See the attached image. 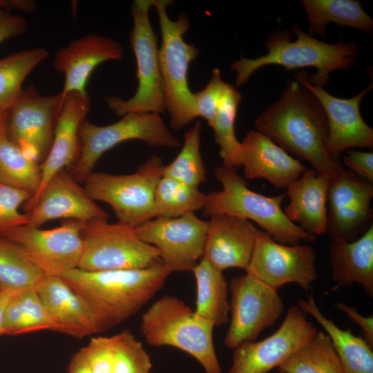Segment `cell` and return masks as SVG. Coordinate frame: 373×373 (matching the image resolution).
Returning a JSON list of instances; mask_svg holds the SVG:
<instances>
[{"label": "cell", "mask_w": 373, "mask_h": 373, "mask_svg": "<svg viewBox=\"0 0 373 373\" xmlns=\"http://www.w3.org/2000/svg\"><path fill=\"white\" fill-rule=\"evenodd\" d=\"M256 131L300 159L318 173L336 176L343 169L327 147L328 122L316 97L296 79L291 80L279 99L255 120Z\"/></svg>", "instance_id": "obj_1"}, {"label": "cell", "mask_w": 373, "mask_h": 373, "mask_svg": "<svg viewBox=\"0 0 373 373\" xmlns=\"http://www.w3.org/2000/svg\"><path fill=\"white\" fill-rule=\"evenodd\" d=\"M171 274L158 259L143 269L89 271L75 268L61 277L86 301L102 333L137 313Z\"/></svg>", "instance_id": "obj_2"}, {"label": "cell", "mask_w": 373, "mask_h": 373, "mask_svg": "<svg viewBox=\"0 0 373 373\" xmlns=\"http://www.w3.org/2000/svg\"><path fill=\"white\" fill-rule=\"evenodd\" d=\"M296 35L291 40L287 31H277L265 43L267 53L255 59L242 57L233 62L231 68L236 71V84L240 86L258 69L267 65H280L291 70L314 67V75H307L308 81L314 86L323 88L327 84L329 73L335 70H347L355 64V57L359 55L355 42L328 44L321 41L302 31L298 26L291 27Z\"/></svg>", "instance_id": "obj_3"}, {"label": "cell", "mask_w": 373, "mask_h": 373, "mask_svg": "<svg viewBox=\"0 0 373 373\" xmlns=\"http://www.w3.org/2000/svg\"><path fill=\"white\" fill-rule=\"evenodd\" d=\"M214 175L222 189L205 195L202 209L206 215L226 214L253 220L276 242L283 245L316 240L285 216L281 206L285 193L270 197L251 190L233 167L218 166Z\"/></svg>", "instance_id": "obj_4"}, {"label": "cell", "mask_w": 373, "mask_h": 373, "mask_svg": "<svg viewBox=\"0 0 373 373\" xmlns=\"http://www.w3.org/2000/svg\"><path fill=\"white\" fill-rule=\"evenodd\" d=\"M215 326L178 298L164 295L142 315L140 331L151 346H171L185 352L205 373H221L213 340Z\"/></svg>", "instance_id": "obj_5"}, {"label": "cell", "mask_w": 373, "mask_h": 373, "mask_svg": "<svg viewBox=\"0 0 373 373\" xmlns=\"http://www.w3.org/2000/svg\"><path fill=\"white\" fill-rule=\"evenodd\" d=\"M172 2L154 0L153 6L157 11L162 35L158 58L166 111L171 126L178 131L198 117L194 95L188 83V70L200 51L184 39L190 28L187 15L180 14L175 21L169 17L166 8Z\"/></svg>", "instance_id": "obj_6"}, {"label": "cell", "mask_w": 373, "mask_h": 373, "mask_svg": "<svg viewBox=\"0 0 373 373\" xmlns=\"http://www.w3.org/2000/svg\"><path fill=\"white\" fill-rule=\"evenodd\" d=\"M79 152L71 174L77 182L84 181L101 156L123 142L139 140L149 146L169 149L180 146L156 113H128L107 126L95 125L86 118L79 126Z\"/></svg>", "instance_id": "obj_7"}, {"label": "cell", "mask_w": 373, "mask_h": 373, "mask_svg": "<svg viewBox=\"0 0 373 373\" xmlns=\"http://www.w3.org/2000/svg\"><path fill=\"white\" fill-rule=\"evenodd\" d=\"M164 167L162 159L153 155L131 174L92 172L84 188L93 200L108 204L118 222L135 228L154 218V194Z\"/></svg>", "instance_id": "obj_8"}, {"label": "cell", "mask_w": 373, "mask_h": 373, "mask_svg": "<svg viewBox=\"0 0 373 373\" xmlns=\"http://www.w3.org/2000/svg\"><path fill=\"white\" fill-rule=\"evenodd\" d=\"M153 1L135 0L132 4L133 27L130 33V43L136 58L137 88L127 100L116 96L104 98L108 109L119 116L128 113L160 114L166 111L157 39L149 19Z\"/></svg>", "instance_id": "obj_9"}, {"label": "cell", "mask_w": 373, "mask_h": 373, "mask_svg": "<svg viewBox=\"0 0 373 373\" xmlns=\"http://www.w3.org/2000/svg\"><path fill=\"white\" fill-rule=\"evenodd\" d=\"M82 237L83 251L77 268L85 271L143 269L160 259L157 250L141 240L134 227L119 222H84Z\"/></svg>", "instance_id": "obj_10"}, {"label": "cell", "mask_w": 373, "mask_h": 373, "mask_svg": "<svg viewBox=\"0 0 373 373\" xmlns=\"http://www.w3.org/2000/svg\"><path fill=\"white\" fill-rule=\"evenodd\" d=\"M229 325L224 343L234 349L244 342L255 341L273 326L285 309L278 289L245 274L230 281Z\"/></svg>", "instance_id": "obj_11"}, {"label": "cell", "mask_w": 373, "mask_h": 373, "mask_svg": "<svg viewBox=\"0 0 373 373\" xmlns=\"http://www.w3.org/2000/svg\"><path fill=\"white\" fill-rule=\"evenodd\" d=\"M208 222L189 213L155 218L135 228L143 242L153 246L169 271L189 272L202 258Z\"/></svg>", "instance_id": "obj_12"}, {"label": "cell", "mask_w": 373, "mask_h": 373, "mask_svg": "<svg viewBox=\"0 0 373 373\" xmlns=\"http://www.w3.org/2000/svg\"><path fill=\"white\" fill-rule=\"evenodd\" d=\"M316 260L311 246L283 245L258 229L246 274L277 289L285 284L296 283L308 290L318 278Z\"/></svg>", "instance_id": "obj_13"}, {"label": "cell", "mask_w": 373, "mask_h": 373, "mask_svg": "<svg viewBox=\"0 0 373 373\" xmlns=\"http://www.w3.org/2000/svg\"><path fill=\"white\" fill-rule=\"evenodd\" d=\"M318 330L298 306H291L279 328L259 341L244 342L233 349L228 373H268L278 368Z\"/></svg>", "instance_id": "obj_14"}, {"label": "cell", "mask_w": 373, "mask_h": 373, "mask_svg": "<svg viewBox=\"0 0 373 373\" xmlns=\"http://www.w3.org/2000/svg\"><path fill=\"white\" fill-rule=\"evenodd\" d=\"M61 106V93L41 96L32 85L8 111V135L32 160L38 162L48 155Z\"/></svg>", "instance_id": "obj_15"}, {"label": "cell", "mask_w": 373, "mask_h": 373, "mask_svg": "<svg viewBox=\"0 0 373 373\" xmlns=\"http://www.w3.org/2000/svg\"><path fill=\"white\" fill-rule=\"evenodd\" d=\"M84 223L70 220L51 229L25 225L2 237L21 245L44 276H61L78 267L83 251Z\"/></svg>", "instance_id": "obj_16"}, {"label": "cell", "mask_w": 373, "mask_h": 373, "mask_svg": "<svg viewBox=\"0 0 373 373\" xmlns=\"http://www.w3.org/2000/svg\"><path fill=\"white\" fill-rule=\"evenodd\" d=\"M373 182L343 169L330 179L327 231L332 240L352 242L372 225Z\"/></svg>", "instance_id": "obj_17"}, {"label": "cell", "mask_w": 373, "mask_h": 373, "mask_svg": "<svg viewBox=\"0 0 373 373\" xmlns=\"http://www.w3.org/2000/svg\"><path fill=\"white\" fill-rule=\"evenodd\" d=\"M94 201L71 174L61 170L26 202V209L29 212L27 225L39 227L48 221L59 218L82 222L107 219V212Z\"/></svg>", "instance_id": "obj_18"}, {"label": "cell", "mask_w": 373, "mask_h": 373, "mask_svg": "<svg viewBox=\"0 0 373 373\" xmlns=\"http://www.w3.org/2000/svg\"><path fill=\"white\" fill-rule=\"evenodd\" d=\"M308 73H296L297 81L305 86L323 106L328 122L327 147L329 152L338 157L340 153L349 148L373 146V129L368 126L360 112V104L363 97L372 89V84L357 95L341 99L328 93L323 88L316 87L307 79Z\"/></svg>", "instance_id": "obj_19"}, {"label": "cell", "mask_w": 373, "mask_h": 373, "mask_svg": "<svg viewBox=\"0 0 373 373\" xmlns=\"http://www.w3.org/2000/svg\"><path fill=\"white\" fill-rule=\"evenodd\" d=\"M124 57L122 46L114 39L90 33L71 41L55 53L53 66L64 75L61 93V101L71 93L87 94L90 75L100 64L106 61H120Z\"/></svg>", "instance_id": "obj_20"}, {"label": "cell", "mask_w": 373, "mask_h": 373, "mask_svg": "<svg viewBox=\"0 0 373 373\" xmlns=\"http://www.w3.org/2000/svg\"><path fill=\"white\" fill-rule=\"evenodd\" d=\"M257 230L249 220L242 218L211 216L202 258L222 272L232 267L246 271L254 249Z\"/></svg>", "instance_id": "obj_21"}, {"label": "cell", "mask_w": 373, "mask_h": 373, "mask_svg": "<svg viewBox=\"0 0 373 373\" xmlns=\"http://www.w3.org/2000/svg\"><path fill=\"white\" fill-rule=\"evenodd\" d=\"M240 164L246 180L263 178L278 188H287L307 169L256 130L249 131L241 142Z\"/></svg>", "instance_id": "obj_22"}, {"label": "cell", "mask_w": 373, "mask_h": 373, "mask_svg": "<svg viewBox=\"0 0 373 373\" xmlns=\"http://www.w3.org/2000/svg\"><path fill=\"white\" fill-rule=\"evenodd\" d=\"M35 287L58 332L79 338L99 333L86 301L61 276H44Z\"/></svg>", "instance_id": "obj_23"}, {"label": "cell", "mask_w": 373, "mask_h": 373, "mask_svg": "<svg viewBox=\"0 0 373 373\" xmlns=\"http://www.w3.org/2000/svg\"><path fill=\"white\" fill-rule=\"evenodd\" d=\"M91 98L88 93H71L63 99L58 115L51 147L40 165L41 180L35 196L59 171L76 161L80 148L79 126L88 113Z\"/></svg>", "instance_id": "obj_24"}, {"label": "cell", "mask_w": 373, "mask_h": 373, "mask_svg": "<svg viewBox=\"0 0 373 373\" xmlns=\"http://www.w3.org/2000/svg\"><path fill=\"white\" fill-rule=\"evenodd\" d=\"M330 178L307 169L285 192L289 199L284 209L287 218L316 237L327 231V193Z\"/></svg>", "instance_id": "obj_25"}, {"label": "cell", "mask_w": 373, "mask_h": 373, "mask_svg": "<svg viewBox=\"0 0 373 373\" xmlns=\"http://www.w3.org/2000/svg\"><path fill=\"white\" fill-rule=\"evenodd\" d=\"M332 279L339 287L360 284L373 296V224L352 242L331 240L329 245Z\"/></svg>", "instance_id": "obj_26"}, {"label": "cell", "mask_w": 373, "mask_h": 373, "mask_svg": "<svg viewBox=\"0 0 373 373\" xmlns=\"http://www.w3.org/2000/svg\"><path fill=\"white\" fill-rule=\"evenodd\" d=\"M297 306L310 314L325 329L338 356L343 373H373V347L363 337L353 334L350 329H341L324 316L312 295L306 300H298Z\"/></svg>", "instance_id": "obj_27"}, {"label": "cell", "mask_w": 373, "mask_h": 373, "mask_svg": "<svg viewBox=\"0 0 373 373\" xmlns=\"http://www.w3.org/2000/svg\"><path fill=\"white\" fill-rule=\"evenodd\" d=\"M192 272L196 284L195 313L211 321L215 327L226 325L229 321V285L223 272L203 258Z\"/></svg>", "instance_id": "obj_28"}, {"label": "cell", "mask_w": 373, "mask_h": 373, "mask_svg": "<svg viewBox=\"0 0 373 373\" xmlns=\"http://www.w3.org/2000/svg\"><path fill=\"white\" fill-rule=\"evenodd\" d=\"M309 21V33L326 35V26L330 23L371 32L373 19L355 0H303Z\"/></svg>", "instance_id": "obj_29"}, {"label": "cell", "mask_w": 373, "mask_h": 373, "mask_svg": "<svg viewBox=\"0 0 373 373\" xmlns=\"http://www.w3.org/2000/svg\"><path fill=\"white\" fill-rule=\"evenodd\" d=\"M58 332L37 295L35 286L17 290L6 308L1 335H17L40 330Z\"/></svg>", "instance_id": "obj_30"}, {"label": "cell", "mask_w": 373, "mask_h": 373, "mask_svg": "<svg viewBox=\"0 0 373 373\" xmlns=\"http://www.w3.org/2000/svg\"><path fill=\"white\" fill-rule=\"evenodd\" d=\"M48 56L47 50L33 48L0 59V115L8 113L20 98L28 74Z\"/></svg>", "instance_id": "obj_31"}, {"label": "cell", "mask_w": 373, "mask_h": 373, "mask_svg": "<svg viewBox=\"0 0 373 373\" xmlns=\"http://www.w3.org/2000/svg\"><path fill=\"white\" fill-rule=\"evenodd\" d=\"M280 373H343L329 336L318 332L277 368Z\"/></svg>", "instance_id": "obj_32"}, {"label": "cell", "mask_w": 373, "mask_h": 373, "mask_svg": "<svg viewBox=\"0 0 373 373\" xmlns=\"http://www.w3.org/2000/svg\"><path fill=\"white\" fill-rule=\"evenodd\" d=\"M242 98L234 86L225 83L222 97L210 126L213 129L215 142L220 146L223 165L239 167L241 142L235 134V120Z\"/></svg>", "instance_id": "obj_33"}, {"label": "cell", "mask_w": 373, "mask_h": 373, "mask_svg": "<svg viewBox=\"0 0 373 373\" xmlns=\"http://www.w3.org/2000/svg\"><path fill=\"white\" fill-rule=\"evenodd\" d=\"M38 162L26 157L9 137L0 133V182L25 190L32 196L38 191L41 173Z\"/></svg>", "instance_id": "obj_34"}, {"label": "cell", "mask_w": 373, "mask_h": 373, "mask_svg": "<svg viewBox=\"0 0 373 373\" xmlns=\"http://www.w3.org/2000/svg\"><path fill=\"white\" fill-rule=\"evenodd\" d=\"M205 195L198 187L162 175L155 191V218H176L202 209Z\"/></svg>", "instance_id": "obj_35"}, {"label": "cell", "mask_w": 373, "mask_h": 373, "mask_svg": "<svg viewBox=\"0 0 373 373\" xmlns=\"http://www.w3.org/2000/svg\"><path fill=\"white\" fill-rule=\"evenodd\" d=\"M44 275L20 245L0 236V285L15 289L35 286Z\"/></svg>", "instance_id": "obj_36"}, {"label": "cell", "mask_w": 373, "mask_h": 373, "mask_svg": "<svg viewBox=\"0 0 373 373\" xmlns=\"http://www.w3.org/2000/svg\"><path fill=\"white\" fill-rule=\"evenodd\" d=\"M201 129L200 122H197L186 132L180 153L164 165V176L196 187L205 181L206 169L200 153Z\"/></svg>", "instance_id": "obj_37"}, {"label": "cell", "mask_w": 373, "mask_h": 373, "mask_svg": "<svg viewBox=\"0 0 373 373\" xmlns=\"http://www.w3.org/2000/svg\"><path fill=\"white\" fill-rule=\"evenodd\" d=\"M111 373H151L152 363L142 344L129 330L115 334Z\"/></svg>", "instance_id": "obj_38"}, {"label": "cell", "mask_w": 373, "mask_h": 373, "mask_svg": "<svg viewBox=\"0 0 373 373\" xmlns=\"http://www.w3.org/2000/svg\"><path fill=\"white\" fill-rule=\"evenodd\" d=\"M32 197L25 190L0 182V236L28 224V213H21L19 208Z\"/></svg>", "instance_id": "obj_39"}, {"label": "cell", "mask_w": 373, "mask_h": 373, "mask_svg": "<svg viewBox=\"0 0 373 373\" xmlns=\"http://www.w3.org/2000/svg\"><path fill=\"white\" fill-rule=\"evenodd\" d=\"M219 69L214 68L209 82L200 91L193 93L198 117L204 118L210 126L225 86Z\"/></svg>", "instance_id": "obj_40"}, {"label": "cell", "mask_w": 373, "mask_h": 373, "mask_svg": "<svg viewBox=\"0 0 373 373\" xmlns=\"http://www.w3.org/2000/svg\"><path fill=\"white\" fill-rule=\"evenodd\" d=\"M116 336H98L90 339L84 347L93 373H111Z\"/></svg>", "instance_id": "obj_41"}, {"label": "cell", "mask_w": 373, "mask_h": 373, "mask_svg": "<svg viewBox=\"0 0 373 373\" xmlns=\"http://www.w3.org/2000/svg\"><path fill=\"white\" fill-rule=\"evenodd\" d=\"M343 161L349 170L373 182V153L350 150L343 156Z\"/></svg>", "instance_id": "obj_42"}, {"label": "cell", "mask_w": 373, "mask_h": 373, "mask_svg": "<svg viewBox=\"0 0 373 373\" xmlns=\"http://www.w3.org/2000/svg\"><path fill=\"white\" fill-rule=\"evenodd\" d=\"M26 28L27 22L25 18L13 15L6 8H0V44L9 38L22 35Z\"/></svg>", "instance_id": "obj_43"}, {"label": "cell", "mask_w": 373, "mask_h": 373, "mask_svg": "<svg viewBox=\"0 0 373 373\" xmlns=\"http://www.w3.org/2000/svg\"><path fill=\"white\" fill-rule=\"evenodd\" d=\"M336 309L345 314L353 322L358 325L363 334V338L373 347V315L364 316L353 307L342 302L335 303Z\"/></svg>", "instance_id": "obj_44"}, {"label": "cell", "mask_w": 373, "mask_h": 373, "mask_svg": "<svg viewBox=\"0 0 373 373\" xmlns=\"http://www.w3.org/2000/svg\"><path fill=\"white\" fill-rule=\"evenodd\" d=\"M68 373H93L84 347L80 349L72 356Z\"/></svg>", "instance_id": "obj_45"}, {"label": "cell", "mask_w": 373, "mask_h": 373, "mask_svg": "<svg viewBox=\"0 0 373 373\" xmlns=\"http://www.w3.org/2000/svg\"><path fill=\"white\" fill-rule=\"evenodd\" d=\"M17 289L0 285V334L8 305Z\"/></svg>", "instance_id": "obj_46"}, {"label": "cell", "mask_w": 373, "mask_h": 373, "mask_svg": "<svg viewBox=\"0 0 373 373\" xmlns=\"http://www.w3.org/2000/svg\"><path fill=\"white\" fill-rule=\"evenodd\" d=\"M0 8L6 9L13 8L26 12L29 10L30 2L27 0H0Z\"/></svg>", "instance_id": "obj_47"}, {"label": "cell", "mask_w": 373, "mask_h": 373, "mask_svg": "<svg viewBox=\"0 0 373 373\" xmlns=\"http://www.w3.org/2000/svg\"><path fill=\"white\" fill-rule=\"evenodd\" d=\"M8 112L0 115V133L7 130Z\"/></svg>", "instance_id": "obj_48"}, {"label": "cell", "mask_w": 373, "mask_h": 373, "mask_svg": "<svg viewBox=\"0 0 373 373\" xmlns=\"http://www.w3.org/2000/svg\"><path fill=\"white\" fill-rule=\"evenodd\" d=\"M278 373H280V372H278Z\"/></svg>", "instance_id": "obj_49"}]
</instances>
